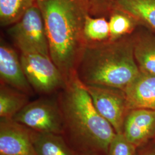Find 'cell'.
I'll return each instance as SVG.
<instances>
[{"label":"cell","mask_w":155,"mask_h":155,"mask_svg":"<svg viewBox=\"0 0 155 155\" xmlns=\"http://www.w3.org/2000/svg\"><path fill=\"white\" fill-rule=\"evenodd\" d=\"M36 2L44 18L50 58L67 83L77 75L86 45L83 27L90 15L88 7L84 0H37Z\"/></svg>","instance_id":"cell-1"},{"label":"cell","mask_w":155,"mask_h":155,"mask_svg":"<svg viewBox=\"0 0 155 155\" xmlns=\"http://www.w3.org/2000/svg\"><path fill=\"white\" fill-rule=\"evenodd\" d=\"M58 102L64 133L69 136L79 152L107 153L116 132L96 110L84 84L77 75L62 89Z\"/></svg>","instance_id":"cell-2"},{"label":"cell","mask_w":155,"mask_h":155,"mask_svg":"<svg viewBox=\"0 0 155 155\" xmlns=\"http://www.w3.org/2000/svg\"><path fill=\"white\" fill-rule=\"evenodd\" d=\"M140 73L132 33L114 40L87 44L77 70V77L84 85L123 90Z\"/></svg>","instance_id":"cell-3"},{"label":"cell","mask_w":155,"mask_h":155,"mask_svg":"<svg viewBox=\"0 0 155 155\" xmlns=\"http://www.w3.org/2000/svg\"><path fill=\"white\" fill-rule=\"evenodd\" d=\"M8 33L20 53H38L50 56L45 21L36 2L10 27Z\"/></svg>","instance_id":"cell-4"},{"label":"cell","mask_w":155,"mask_h":155,"mask_svg":"<svg viewBox=\"0 0 155 155\" xmlns=\"http://www.w3.org/2000/svg\"><path fill=\"white\" fill-rule=\"evenodd\" d=\"M20 59L28 82L36 92L50 94L65 87L64 78L49 56L21 53Z\"/></svg>","instance_id":"cell-5"},{"label":"cell","mask_w":155,"mask_h":155,"mask_svg":"<svg viewBox=\"0 0 155 155\" xmlns=\"http://www.w3.org/2000/svg\"><path fill=\"white\" fill-rule=\"evenodd\" d=\"M13 119L41 133H64L63 118L58 101L41 98L29 102Z\"/></svg>","instance_id":"cell-6"},{"label":"cell","mask_w":155,"mask_h":155,"mask_svg":"<svg viewBox=\"0 0 155 155\" xmlns=\"http://www.w3.org/2000/svg\"><path fill=\"white\" fill-rule=\"evenodd\" d=\"M96 110L111 125L116 133H122L129 110L122 89L98 85H84Z\"/></svg>","instance_id":"cell-7"},{"label":"cell","mask_w":155,"mask_h":155,"mask_svg":"<svg viewBox=\"0 0 155 155\" xmlns=\"http://www.w3.org/2000/svg\"><path fill=\"white\" fill-rule=\"evenodd\" d=\"M35 133L13 118H0V155H37Z\"/></svg>","instance_id":"cell-8"},{"label":"cell","mask_w":155,"mask_h":155,"mask_svg":"<svg viewBox=\"0 0 155 155\" xmlns=\"http://www.w3.org/2000/svg\"><path fill=\"white\" fill-rule=\"evenodd\" d=\"M1 82L28 95L33 93L22 68L20 57L9 45L1 41L0 45Z\"/></svg>","instance_id":"cell-9"},{"label":"cell","mask_w":155,"mask_h":155,"mask_svg":"<svg viewBox=\"0 0 155 155\" xmlns=\"http://www.w3.org/2000/svg\"><path fill=\"white\" fill-rule=\"evenodd\" d=\"M122 133L136 147L145 143L155 134V110L148 109L129 110Z\"/></svg>","instance_id":"cell-10"},{"label":"cell","mask_w":155,"mask_h":155,"mask_svg":"<svg viewBox=\"0 0 155 155\" xmlns=\"http://www.w3.org/2000/svg\"><path fill=\"white\" fill-rule=\"evenodd\" d=\"M124 91L129 110H155V75L140 72Z\"/></svg>","instance_id":"cell-11"},{"label":"cell","mask_w":155,"mask_h":155,"mask_svg":"<svg viewBox=\"0 0 155 155\" xmlns=\"http://www.w3.org/2000/svg\"><path fill=\"white\" fill-rule=\"evenodd\" d=\"M132 36L134 58L140 72L155 75V32L137 26Z\"/></svg>","instance_id":"cell-12"},{"label":"cell","mask_w":155,"mask_h":155,"mask_svg":"<svg viewBox=\"0 0 155 155\" xmlns=\"http://www.w3.org/2000/svg\"><path fill=\"white\" fill-rule=\"evenodd\" d=\"M115 9L131 17L137 26L155 32V0H116Z\"/></svg>","instance_id":"cell-13"},{"label":"cell","mask_w":155,"mask_h":155,"mask_svg":"<svg viewBox=\"0 0 155 155\" xmlns=\"http://www.w3.org/2000/svg\"><path fill=\"white\" fill-rule=\"evenodd\" d=\"M28 103V95L1 82L0 118H13Z\"/></svg>","instance_id":"cell-14"},{"label":"cell","mask_w":155,"mask_h":155,"mask_svg":"<svg viewBox=\"0 0 155 155\" xmlns=\"http://www.w3.org/2000/svg\"><path fill=\"white\" fill-rule=\"evenodd\" d=\"M33 144L37 155H74L61 134L35 132Z\"/></svg>","instance_id":"cell-15"},{"label":"cell","mask_w":155,"mask_h":155,"mask_svg":"<svg viewBox=\"0 0 155 155\" xmlns=\"http://www.w3.org/2000/svg\"><path fill=\"white\" fill-rule=\"evenodd\" d=\"M35 2L33 0H0L1 25L11 26L18 21Z\"/></svg>","instance_id":"cell-16"},{"label":"cell","mask_w":155,"mask_h":155,"mask_svg":"<svg viewBox=\"0 0 155 155\" xmlns=\"http://www.w3.org/2000/svg\"><path fill=\"white\" fill-rule=\"evenodd\" d=\"M83 35L86 45L107 41L110 39L108 19L87 15L84 24Z\"/></svg>","instance_id":"cell-17"},{"label":"cell","mask_w":155,"mask_h":155,"mask_svg":"<svg viewBox=\"0 0 155 155\" xmlns=\"http://www.w3.org/2000/svg\"><path fill=\"white\" fill-rule=\"evenodd\" d=\"M108 21L110 40H114L133 33L137 27L131 17L117 9H114L111 13Z\"/></svg>","instance_id":"cell-18"},{"label":"cell","mask_w":155,"mask_h":155,"mask_svg":"<svg viewBox=\"0 0 155 155\" xmlns=\"http://www.w3.org/2000/svg\"><path fill=\"white\" fill-rule=\"evenodd\" d=\"M136 147L122 133H116L109 145V155H134Z\"/></svg>","instance_id":"cell-19"},{"label":"cell","mask_w":155,"mask_h":155,"mask_svg":"<svg viewBox=\"0 0 155 155\" xmlns=\"http://www.w3.org/2000/svg\"><path fill=\"white\" fill-rule=\"evenodd\" d=\"M87 5L90 15L96 17L109 18L115 9L116 0H84Z\"/></svg>","instance_id":"cell-20"},{"label":"cell","mask_w":155,"mask_h":155,"mask_svg":"<svg viewBox=\"0 0 155 155\" xmlns=\"http://www.w3.org/2000/svg\"><path fill=\"white\" fill-rule=\"evenodd\" d=\"M77 155H97L95 153L90 152H79Z\"/></svg>","instance_id":"cell-21"},{"label":"cell","mask_w":155,"mask_h":155,"mask_svg":"<svg viewBox=\"0 0 155 155\" xmlns=\"http://www.w3.org/2000/svg\"><path fill=\"white\" fill-rule=\"evenodd\" d=\"M155 155V153H154V154H150V155Z\"/></svg>","instance_id":"cell-22"},{"label":"cell","mask_w":155,"mask_h":155,"mask_svg":"<svg viewBox=\"0 0 155 155\" xmlns=\"http://www.w3.org/2000/svg\"><path fill=\"white\" fill-rule=\"evenodd\" d=\"M33 1H34L35 2H36V1H37V0H33Z\"/></svg>","instance_id":"cell-23"}]
</instances>
